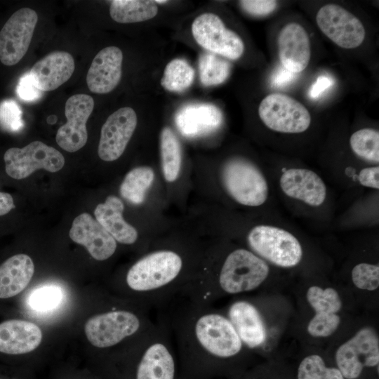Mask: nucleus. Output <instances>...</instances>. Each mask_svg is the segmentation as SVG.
I'll return each instance as SVG.
<instances>
[{
  "mask_svg": "<svg viewBox=\"0 0 379 379\" xmlns=\"http://www.w3.org/2000/svg\"><path fill=\"white\" fill-rule=\"evenodd\" d=\"M220 109L210 103H196L183 106L175 115V124L182 135L197 136L212 132L222 124Z\"/></svg>",
  "mask_w": 379,
  "mask_h": 379,
  "instance_id": "24",
  "label": "nucleus"
},
{
  "mask_svg": "<svg viewBox=\"0 0 379 379\" xmlns=\"http://www.w3.org/2000/svg\"><path fill=\"white\" fill-rule=\"evenodd\" d=\"M351 277L357 288L375 291L379 287V265L368 262L358 263L352 268Z\"/></svg>",
  "mask_w": 379,
  "mask_h": 379,
  "instance_id": "35",
  "label": "nucleus"
},
{
  "mask_svg": "<svg viewBox=\"0 0 379 379\" xmlns=\"http://www.w3.org/2000/svg\"><path fill=\"white\" fill-rule=\"evenodd\" d=\"M63 289L55 284H45L32 290L27 302L31 310L47 313L58 309L64 300Z\"/></svg>",
  "mask_w": 379,
  "mask_h": 379,
  "instance_id": "32",
  "label": "nucleus"
},
{
  "mask_svg": "<svg viewBox=\"0 0 379 379\" xmlns=\"http://www.w3.org/2000/svg\"><path fill=\"white\" fill-rule=\"evenodd\" d=\"M124 206L117 197L108 196L104 203L98 204L94 211L96 220L112 237L122 244H134L138 232L123 217Z\"/></svg>",
  "mask_w": 379,
  "mask_h": 379,
  "instance_id": "25",
  "label": "nucleus"
},
{
  "mask_svg": "<svg viewBox=\"0 0 379 379\" xmlns=\"http://www.w3.org/2000/svg\"><path fill=\"white\" fill-rule=\"evenodd\" d=\"M279 185L288 197L311 206H321L326 198L324 182L310 169L291 168L286 170L280 176Z\"/></svg>",
  "mask_w": 379,
  "mask_h": 379,
  "instance_id": "19",
  "label": "nucleus"
},
{
  "mask_svg": "<svg viewBox=\"0 0 379 379\" xmlns=\"http://www.w3.org/2000/svg\"><path fill=\"white\" fill-rule=\"evenodd\" d=\"M38 21L36 11L22 8L15 11L0 31V60L16 65L26 54Z\"/></svg>",
  "mask_w": 379,
  "mask_h": 379,
  "instance_id": "12",
  "label": "nucleus"
},
{
  "mask_svg": "<svg viewBox=\"0 0 379 379\" xmlns=\"http://www.w3.org/2000/svg\"><path fill=\"white\" fill-rule=\"evenodd\" d=\"M154 180V172L149 166H138L131 170L120 185L121 196L131 204L144 202L147 191Z\"/></svg>",
  "mask_w": 379,
  "mask_h": 379,
  "instance_id": "29",
  "label": "nucleus"
},
{
  "mask_svg": "<svg viewBox=\"0 0 379 379\" xmlns=\"http://www.w3.org/2000/svg\"><path fill=\"white\" fill-rule=\"evenodd\" d=\"M197 271L188 266L186 255L173 248L156 249L145 254L128 270L126 288L139 304L161 308L180 294Z\"/></svg>",
  "mask_w": 379,
  "mask_h": 379,
  "instance_id": "3",
  "label": "nucleus"
},
{
  "mask_svg": "<svg viewBox=\"0 0 379 379\" xmlns=\"http://www.w3.org/2000/svg\"><path fill=\"white\" fill-rule=\"evenodd\" d=\"M135 379H175V347L170 330L159 314L154 326L135 343Z\"/></svg>",
  "mask_w": 379,
  "mask_h": 379,
  "instance_id": "5",
  "label": "nucleus"
},
{
  "mask_svg": "<svg viewBox=\"0 0 379 379\" xmlns=\"http://www.w3.org/2000/svg\"><path fill=\"white\" fill-rule=\"evenodd\" d=\"M194 70L185 60L175 58L166 66L161 79L162 87L171 92H182L194 81Z\"/></svg>",
  "mask_w": 379,
  "mask_h": 379,
  "instance_id": "30",
  "label": "nucleus"
},
{
  "mask_svg": "<svg viewBox=\"0 0 379 379\" xmlns=\"http://www.w3.org/2000/svg\"><path fill=\"white\" fill-rule=\"evenodd\" d=\"M34 272L31 258L17 254L0 265V298L14 297L22 292L30 282Z\"/></svg>",
  "mask_w": 379,
  "mask_h": 379,
  "instance_id": "26",
  "label": "nucleus"
},
{
  "mask_svg": "<svg viewBox=\"0 0 379 379\" xmlns=\"http://www.w3.org/2000/svg\"><path fill=\"white\" fill-rule=\"evenodd\" d=\"M350 146L353 153L362 160L379 163V133L371 128L359 129L350 138Z\"/></svg>",
  "mask_w": 379,
  "mask_h": 379,
  "instance_id": "33",
  "label": "nucleus"
},
{
  "mask_svg": "<svg viewBox=\"0 0 379 379\" xmlns=\"http://www.w3.org/2000/svg\"><path fill=\"white\" fill-rule=\"evenodd\" d=\"M316 21L320 30L341 48H357L365 39V29L360 20L337 4H328L320 8Z\"/></svg>",
  "mask_w": 379,
  "mask_h": 379,
  "instance_id": "13",
  "label": "nucleus"
},
{
  "mask_svg": "<svg viewBox=\"0 0 379 379\" xmlns=\"http://www.w3.org/2000/svg\"><path fill=\"white\" fill-rule=\"evenodd\" d=\"M337 368L345 379H357L365 368L379 366V338L371 327H364L337 349Z\"/></svg>",
  "mask_w": 379,
  "mask_h": 379,
  "instance_id": "8",
  "label": "nucleus"
},
{
  "mask_svg": "<svg viewBox=\"0 0 379 379\" xmlns=\"http://www.w3.org/2000/svg\"><path fill=\"white\" fill-rule=\"evenodd\" d=\"M306 298L315 312L307 325L309 334L316 338L332 335L341 320L338 313L342 309V300L338 291L331 287L312 286L308 288Z\"/></svg>",
  "mask_w": 379,
  "mask_h": 379,
  "instance_id": "16",
  "label": "nucleus"
},
{
  "mask_svg": "<svg viewBox=\"0 0 379 379\" xmlns=\"http://www.w3.org/2000/svg\"><path fill=\"white\" fill-rule=\"evenodd\" d=\"M123 53L116 46H108L94 57L86 74L89 90L98 94L113 91L121 78Z\"/></svg>",
  "mask_w": 379,
  "mask_h": 379,
  "instance_id": "20",
  "label": "nucleus"
},
{
  "mask_svg": "<svg viewBox=\"0 0 379 379\" xmlns=\"http://www.w3.org/2000/svg\"><path fill=\"white\" fill-rule=\"evenodd\" d=\"M223 312L246 348L256 349L265 343V324L260 311L252 302L237 300L230 303Z\"/></svg>",
  "mask_w": 379,
  "mask_h": 379,
  "instance_id": "18",
  "label": "nucleus"
},
{
  "mask_svg": "<svg viewBox=\"0 0 379 379\" xmlns=\"http://www.w3.org/2000/svg\"><path fill=\"white\" fill-rule=\"evenodd\" d=\"M42 332L35 324L11 319L0 324V352L22 354L35 350L41 343Z\"/></svg>",
  "mask_w": 379,
  "mask_h": 379,
  "instance_id": "23",
  "label": "nucleus"
},
{
  "mask_svg": "<svg viewBox=\"0 0 379 379\" xmlns=\"http://www.w3.org/2000/svg\"><path fill=\"white\" fill-rule=\"evenodd\" d=\"M222 185L238 204L251 207L262 205L269 197V186L261 171L243 158L226 161L220 171Z\"/></svg>",
  "mask_w": 379,
  "mask_h": 379,
  "instance_id": "7",
  "label": "nucleus"
},
{
  "mask_svg": "<svg viewBox=\"0 0 379 379\" xmlns=\"http://www.w3.org/2000/svg\"><path fill=\"white\" fill-rule=\"evenodd\" d=\"M18 95L25 101H34L42 96L43 91L39 90L33 84L32 79L27 72L19 79L16 88Z\"/></svg>",
  "mask_w": 379,
  "mask_h": 379,
  "instance_id": "38",
  "label": "nucleus"
},
{
  "mask_svg": "<svg viewBox=\"0 0 379 379\" xmlns=\"http://www.w3.org/2000/svg\"><path fill=\"white\" fill-rule=\"evenodd\" d=\"M94 107L93 98L85 93L72 95L65 106L67 122L60 127L56 142L63 149L74 152L81 149L88 140L86 122Z\"/></svg>",
  "mask_w": 379,
  "mask_h": 379,
  "instance_id": "14",
  "label": "nucleus"
},
{
  "mask_svg": "<svg viewBox=\"0 0 379 379\" xmlns=\"http://www.w3.org/2000/svg\"><path fill=\"white\" fill-rule=\"evenodd\" d=\"M158 8L154 1L114 0L111 1L109 14L119 23H134L153 18Z\"/></svg>",
  "mask_w": 379,
  "mask_h": 379,
  "instance_id": "27",
  "label": "nucleus"
},
{
  "mask_svg": "<svg viewBox=\"0 0 379 379\" xmlns=\"http://www.w3.org/2000/svg\"><path fill=\"white\" fill-rule=\"evenodd\" d=\"M74 69V60L70 53L53 51L38 60L31 68L29 74L39 90L50 91L65 83Z\"/></svg>",
  "mask_w": 379,
  "mask_h": 379,
  "instance_id": "22",
  "label": "nucleus"
},
{
  "mask_svg": "<svg viewBox=\"0 0 379 379\" xmlns=\"http://www.w3.org/2000/svg\"><path fill=\"white\" fill-rule=\"evenodd\" d=\"M4 159L6 173L16 180L25 178L38 169L57 172L65 164V158L59 151L40 141L22 148H9Z\"/></svg>",
  "mask_w": 379,
  "mask_h": 379,
  "instance_id": "10",
  "label": "nucleus"
},
{
  "mask_svg": "<svg viewBox=\"0 0 379 379\" xmlns=\"http://www.w3.org/2000/svg\"><path fill=\"white\" fill-rule=\"evenodd\" d=\"M192 32L196 41L212 53L237 60L244 53V44L241 37L226 28L214 13H205L197 17L192 25Z\"/></svg>",
  "mask_w": 379,
  "mask_h": 379,
  "instance_id": "11",
  "label": "nucleus"
},
{
  "mask_svg": "<svg viewBox=\"0 0 379 379\" xmlns=\"http://www.w3.org/2000/svg\"><path fill=\"white\" fill-rule=\"evenodd\" d=\"M333 79L327 75L319 76L311 86L308 95L311 99H318L328 88L333 86Z\"/></svg>",
  "mask_w": 379,
  "mask_h": 379,
  "instance_id": "41",
  "label": "nucleus"
},
{
  "mask_svg": "<svg viewBox=\"0 0 379 379\" xmlns=\"http://www.w3.org/2000/svg\"><path fill=\"white\" fill-rule=\"evenodd\" d=\"M297 77V73L291 72L281 65L272 73L270 83L274 88H283L292 84Z\"/></svg>",
  "mask_w": 379,
  "mask_h": 379,
  "instance_id": "39",
  "label": "nucleus"
},
{
  "mask_svg": "<svg viewBox=\"0 0 379 379\" xmlns=\"http://www.w3.org/2000/svg\"><path fill=\"white\" fill-rule=\"evenodd\" d=\"M159 309L175 350L192 375L217 373L244 355L246 347L222 310L179 295Z\"/></svg>",
  "mask_w": 379,
  "mask_h": 379,
  "instance_id": "1",
  "label": "nucleus"
},
{
  "mask_svg": "<svg viewBox=\"0 0 379 379\" xmlns=\"http://www.w3.org/2000/svg\"><path fill=\"white\" fill-rule=\"evenodd\" d=\"M137 122L136 113L131 107L120 108L109 115L101 128L99 157L105 161L118 159L131 140Z\"/></svg>",
  "mask_w": 379,
  "mask_h": 379,
  "instance_id": "15",
  "label": "nucleus"
},
{
  "mask_svg": "<svg viewBox=\"0 0 379 379\" xmlns=\"http://www.w3.org/2000/svg\"><path fill=\"white\" fill-rule=\"evenodd\" d=\"M298 379H345L337 367L327 366L318 354H310L302 359L297 371Z\"/></svg>",
  "mask_w": 379,
  "mask_h": 379,
  "instance_id": "34",
  "label": "nucleus"
},
{
  "mask_svg": "<svg viewBox=\"0 0 379 379\" xmlns=\"http://www.w3.org/2000/svg\"><path fill=\"white\" fill-rule=\"evenodd\" d=\"M0 124L11 131H18L23 127L22 110L15 100L8 99L0 103Z\"/></svg>",
  "mask_w": 379,
  "mask_h": 379,
  "instance_id": "36",
  "label": "nucleus"
},
{
  "mask_svg": "<svg viewBox=\"0 0 379 379\" xmlns=\"http://www.w3.org/2000/svg\"><path fill=\"white\" fill-rule=\"evenodd\" d=\"M228 61L212 53H204L199 59V72L201 83L205 86L223 83L230 74Z\"/></svg>",
  "mask_w": 379,
  "mask_h": 379,
  "instance_id": "31",
  "label": "nucleus"
},
{
  "mask_svg": "<svg viewBox=\"0 0 379 379\" xmlns=\"http://www.w3.org/2000/svg\"><path fill=\"white\" fill-rule=\"evenodd\" d=\"M149 311L143 306L136 310L114 307L86 321V335L91 345L101 349L115 347L128 338H139L155 324Z\"/></svg>",
  "mask_w": 379,
  "mask_h": 379,
  "instance_id": "4",
  "label": "nucleus"
},
{
  "mask_svg": "<svg viewBox=\"0 0 379 379\" xmlns=\"http://www.w3.org/2000/svg\"><path fill=\"white\" fill-rule=\"evenodd\" d=\"M154 2L156 4H164V3L167 2V1H166V0H161H161L160 1L159 0H155Z\"/></svg>",
  "mask_w": 379,
  "mask_h": 379,
  "instance_id": "43",
  "label": "nucleus"
},
{
  "mask_svg": "<svg viewBox=\"0 0 379 379\" xmlns=\"http://www.w3.org/2000/svg\"><path fill=\"white\" fill-rule=\"evenodd\" d=\"M251 251L265 262L284 268L298 265L303 255L299 240L290 232L270 225L252 227L246 237Z\"/></svg>",
  "mask_w": 379,
  "mask_h": 379,
  "instance_id": "6",
  "label": "nucleus"
},
{
  "mask_svg": "<svg viewBox=\"0 0 379 379\" xmlns=\"http://www.w3.org/2000/svg\"><path fill=\"white\" fill-rule=\"evenodd\" d=\"M160 152L164 179L168 182H174L180 174L182 151L179 140L168 126L164 127L160 134Z\"/></svg>",
  "mask_w": 379,
  "mask_h": 379,
  "instance_id": "28",
  "label": "nucleus"
},
{
  "mask_svg": "<svg viewBox=\"0 0 379 379\" xmlns=\"http://www.w3.org/2000/svg\"><path fill=\"white\" fill-rule=\"evenodd\" d=\"M69 237L73 241L85 246L91 257L98 261L111 258L117 248L112 236L87 213L74 218Z\"/></svg>",
  "mask_w": 379,
  "mask_h": 379,
  "instance_id": "17",
  "label": "nucleus"
},
{
  "mask_svg": "<svg viewBox=\"0 0 379 379\" xmlns=\"http://www.w3.org/2000/svg\"><path fill=\"white\" fill-rule=\"evenodd\" d=\"M356 177L361 185L375 190L379 189L378 166L364 168Z\"/></svg>",
  "mask_w": 379,
  "mask_h": 379,
  "instance_id": "40",
  "label": "nucleus"
},
{
  "mask_svg": "<svg viewBox=\"0 0 379 379\" xmlns=\"http://www.w3.org/2000/svg\"><path fill=\"white\" fill-rule=\"evenodd\" d=\"M14 208L12 196L8 193L0 192V215L7 214Z\"/></svg>",
  "mask_w": 379,
  "mask_h": 379,
  "instance_id": "42",
  "label": "nucleus"
},
{
  "mask_svg": "<svg viewBox=\"0 0 379 379\" xmlns=\"http://www.w3.org/2000/svg\"><path fill=\"white\" fill-rule=\"evenodd\" d=\"M242 8L254 16H265L273 12L277 6L272 0H242L239 1Z\"/></svg>",
  "mask_w": 379,
  "mask_h": 379,
  "instance_id": "37",
  "label": "nucleus"
},
{
  "mask_svg": "<svg viewBox=\"0 0 379 379\" xmlns=\"http://www.w3.org/2000/svg\"><path fill=\"white\" fill-rule=\"evenodd\" d=\"M269 274L267 262L251 250L237 248L222 256L214 265L206 262L178 295L194 302L211 305L225 295L258 288Z\"/></svg>",
  "mask_w": 379,
  "mask_h": 379,
  "instance_id": "2",
  "label": "nucleus"
},
{
  "mask_svg": "<svg viewBox=\"0 0 379 379\" xmlns=\"http://www.w3.org/2000/svg\"><path fill=\"white\" fill-rule=\"evenodd\" d=\"M279 57L281 65L294 73L307 67L311 55L309 36L300 25L291 22L281 29L278 36Z\"/></svg>",
  "mask_w": 379,
  "mask_h": 379,
  "instance_id": "21",
  "label": "nucleus"
},
{
  "mask_svg": "<svg viewBox=\"0 0 379 379\" xmlns=\"http://www.w3.org/2000/svg\"><path fill=\"white\" fill-rule=\"evenodd\" d=\"M258 114L270 130L284 133H300L308 129L311 116L295 99L282 93H272L261 101Z\"/></svg>",
  "mask_w": 379,
  "mask_h": 379,
  "instance_id": "9",
  "label": "nucleus"
}]
</instances>
